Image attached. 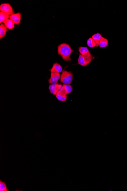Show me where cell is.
<instances>
[{"instance_id":"1","label":"cell","mask_w":127,"mask_h":191,"mask_svg":"<svg viewBox=\"0 0 127 191\" xmlns=\"http://www.w3.org/2000/svg\"><path fill=\"white\" fill-rule=\"evenodd\" d=\"M74 50L68 44L63 43L58 47V54L62 57L63 60L70 61H72L71 55Z\"/></svg>"},{"instance_id":"2","label":"cell","mask_w":127,"mask_h":191,"mask_svg":"<svg viewBox=\"0 0 127 191\" xmlns=\"http://www.w3.org/2000/svg\"><path fill=\"white\" fill-rule=\"evenodd\" d=\"M73 77L72 72L63 70L61 75L60 82L64 85H70L72 82Z\"/></svg>"},{"instance_id":"3","label":"cell","mask_w":127,"mask_h":191,"mask_svg":"<svg viewBox=\"0 0 127 191\" xmlns=\"http://www.w3.org/2000/svg\"><path fill=\"white\" fill-rule=\"evenodd\" d=\"M0 11L10 16L14 13V9L11 5L6 3L1 4L0 5Z\"/></svg>"},{"instance_id":"4","label":"cell","mask_w":127,"mask_h":191,"mask_svg":"<svg viewBox=\"0 0 127 191\" xmlns=\"http://www.w3.org/2000/svg\"><path fill=\"white\" fill-rule=\"evenodd\" d=\"M92 59H93L79 54L78 59V64L82 66H86L90 63Z\"/></svg>"},{"instance_id":"5","label":"cell","mask_w":127,"mask_h":191,"mask_svg":"<svg viewBox=\"0 0 127 191\" xmlns=\"http://www.w3.org/2000/svg\"><path fill=\"white\" fill-rule=\"evenodd\" d=\"M63 85L61 84H51L50 85L49 89L50 93L54 95H56L57 93L62 90Z\"/></svg>"},{"instance_id":"6","label":"cell","mask_w":127,"mask_h":191,"mask_svg":"<svg viewBox=\"0 0 127 191\" xmlns=\"http://www.w3.org/2000/svg\"><path fill=\"white\" fill-rule=\"evenodd\" d=\"M61 75L60 73H51L49 83L50 85L57 84L58 81L60 79Z\"/></svg>"},{"instance_id":"7","label":"cell","mask_w":127,"mask_h":191,"mask_svg":"<svg viewBox=\"0 0 127 191\" xmlns=\"http://www.w3.org/2000/svg\"><path fill=\"white\" fill-rule=\"evenodd\" d=\"M10 18L14 22V24L19 25L21 23V19H22V13H14L10 16Z\"/></svg>"},{"instance_id":"8","label":"cell","mask_w":127,"mask_h":191,"mask_svg":"<svg viewBox=\"0 0 127 191\" xmlns=\"http://www.w3.org/2000/svg\"><path fill=\"white\" fill-rule=\"evenodd\" d=\"M79 51L80 54L82 55L93 59L95 58V57H92V56L91 55V53L90 52L88 48L86 47H80L79 48Z\"/></svg>"},{"instance_id":"9","label":"cell","mask_w":127,"mask_h":191,"mask_svg":"<svg viewBox=\"0 0 127 191\" xmlns=\"http://www.w3.org/2000/svg\"><path fill=\"white\" fill-rule=\"evenodd\" d=\"M50 71L51 73H60L63 71V68L60 64L56 63L53 65L52 67L50 69Z\"/></svg>"},{"instance_id":"10","label":"cell","mask_w":127,"mask_h":191,"mask_svg":"<svg viewBox=\"0 0 127 191\" xmlns=\"http://www.w3.org/2000/svg\"><path fill=\"white\" fill-rule=\"evenodd\" d=\"M73 90V89L72 85H70L63 84L62 91L67 95L72 93Z\"/></svg>"},{"instance_id":"11","label":"cell","mask_w":127,"mask_h":191,"mask_svg":"<svg viewBox=\"0 0 127 191\" xmlns=\"http://www.w3.org/2000/svg\"><path fill=\"white\" fill-rule=\"evenodd\" d=\"M56 96L58 101H67V96L62 90L57 93Z\"/></svg>"},{"instance_id":"12","label":"cell","mask_w":127,"mask_h":191,"mask_svg":"<svg viewBox=\"0 0 127 191\" xmlns=\"http://www.w3.org/2000/svg\"><path fill=\"white\" fill-rule=\"evenodd\" d=\"M8 29L4 24H1L0 25V39L6 36Z\"/></svg>"},{"instance_id":"13","label":"cell","mask_w":127,"mask_h":191,"mask_svg":"<svg viewBox=\"0 0 127 191\" xmlns=\"http://www.w3.org/2000/svg\"><path fill=\"white\" fill-rule=\"evenodd\" d=\"M3 23L7 28L9 30H12L15 27V26H14L15 24L10 19L6 20Z\"/></svg>"},{"instance_id":"14","label":"cell","mask_w":127,"mask_h":191,"mask_svg":"<svg viewBox=\"0 0 127 191\" xmlns=\"http://www.w3.org/2000/svg\"><path fill=\"white\" fill-rule=\"evenodd\" d=\"M102 37V35L99 33H97L96 34H94L91 37L95 42L96 43L97 47H99V44H100V40H101Z\"/></svg>"},{"instance_id":"15","label":"cell","mask_w":127,"mask_h":191,"mask_svg":"<svg viewBox=\"0 0 127 191\" xmlns=\"http://www.w3.org/2000/svg\"><path fill=\"white\" fill-rule=\"evenodd\" d=\"M108 40L107 39L104 37H102L100 40V44H99V47L100 48H102L107 47L108 46Z\"/></svg>"},{"instance_id":"16","label":"cell","mask_w":127,"mask_h":191,"mask_svg":"<svg viewBox=\"0 0 127 191\" xmlns=\"http://www.w3.org/2000/svg\"><path fill=\"white\" fill-rule=\"evenodd\" d=\"M10 16L6 13L1 12H0V23L4 22L6 20L10 18Z\"/></svg>"},{"instance_id":"17","label":"cell","mask_w":127,"mask_h":191,"mask_svg":"<svg viewBox=\"0 0 127 191\" xmlns=\"http://www.w3.org/2000/svg\"><path fill=\"white\" fill-rule=\"evenodd\" d=\"M87 44L89 47L91 48H93L97 47L96 43L92 39V37H90L89 39L87 40Z\"/></svg>"},{"instance_id":"18","label":"cell","mask_w":127,"mask_h":191,"mask_svg":"<svg viewBox=\"0 0 127 191\" xmlns=\"http://www.w3.org/2000/svg\"><path fill=\"white\" fill-rule=\"evenodd\" d=\"M6 182L0 180V191H9Z\"/></svg>"}]
</instances>
